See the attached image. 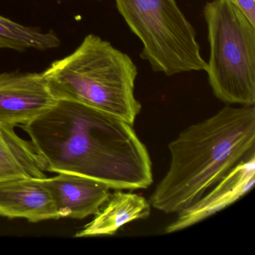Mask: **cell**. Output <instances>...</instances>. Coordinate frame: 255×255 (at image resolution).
<instances>
[{"mask_svg": "<svg viewBox=\"0 0 255 255\" xmlns=\"http://www.w3.org/2000/svg\"><path fill=\"white\" fill-rule=\"evenodd\" d=\"M45 171L98 180L114 190L153 183L150 155L128 122L81 103L57 100L21 125Z\"/></svg>", "mask_w": 255, "mask_h": 255, "instance_id": "cell-1", "label": "cell"}, {"mask_svg": "<svg viewBox=\"0 0 255 255\" xmlns=\"http://www.w3.org/2000/svg\"><path fill=\"white\" fill-rule=\"evenodd\" d=\"M255 107L226 106L168 144L171 160L150 198L166 214L186 210L255 153Z\"/></svg>", "mask_w": 255, "mask_h": 255, "instance_id": "cell-2", "label": "cell"}, {"mask_svg": "<svg viewBox=\"0 0 255 255\" xmlns=\"http://www.w3.org/2000/svg\"><path fill=\"white\" fill-rule=\"evenodd\" d=\"M137 74L128 54L93 34L43 72L56 100L81 103L132 126L141 110L134 95Z\"/></svg>", "mask_w": 255, "mask_h": 255, "instance_id": "cell-3", "label": "cell"}, {"mask_svg": "<svg viewBox=\"0 0 255 255\" xmlns=\"http://www.w3.org/2000/svg\"><path fill=\"white\" fill-rule=\"evenodd\" d=\"M210 60L205 71L213 95L222 102L255 104V26L229 0L207 2Z\"/></svg>", "mask_w": 255, "mask_h": 255, "instance_id": "cell-4", "label": "cell"}, {"mask_svg": "<svg viewBox=\"0 0 255 255\" xmlns=\"http://www.w3.org/2000/svg\"><path fill=\"white\" fill-rule=\"evenodd\" d=\"M130 30L142 43L140 56L155 72L171 77L205 71L196 32L175 0H116Z\"/></svg>", "mask_w": 255, "mask_h": 255, "instance_id": "cell-5", "label": "cell"}, {"mask_svg": "<svg viewBox=\"0 0 255 255\" xmlns=\"http://www.w3.org/2000/svg\"><path fill=\"white\" fill-rule=\"evenodd\" d=\"M56 101L43 73L0 74V125L29 123Z\"/></svg>", "mask_w": 255, "mask_h": 255, "instance_id": "cell-6", "label": "cell"}, {"mask_svg": "<svg viewBox=\"0 0 255 255\" xmlns=\"http://www.w3.org/2000/svg\"><path fill=\"white\" fill-rule=\"evenodd\" d=\"M255 183V153L237 164L219 183L186 210L177 213L165 228L166 234L186 229L238 201Z\"/></svg>", "mask_w": 255, "mask_h": 255, "instance_id": "cell-7", "label": "cell"}, {"mask_svg": "<svg viewBox=\"0 0 255 255\" xmlns=\"http://www.w3.org/2000/svg\"><path fill=\"white\" fill-rule=\"evenodd\" d=\"M42 182L51 192L61 218L95 216L110 195V188L104 183L69 173L46 177Z\"/></svg>", "mask_w": 255, "mask_h": 255, "instance_id": "cell-8", "label": "cell"}, {"mask_svg": "<svg viewBox=\"0 0 255 255\" xmlns=\"http://www.w3.org/2000/svg\"><path fill=\"white\" fill-rule=\"evenodd\" d=\"M0 216L38 222L60 219L54 198L42 178L0 182Z\"/></svg>", "mask_w": 255, "mask_h": 255, "instance_id": "cell-9", "label": "cell"}, {"mask_svg": "<svg viewBox=\"0 0 255 255\" xmlns=\"http://www.w3.org/2000/svg\"><path fill=\"white\" fill-rule=\"evenodd\" d=\"M151 204L138 194L116 190L110 194L107 202L76 237L113 236L120 228L134 221L147 219Z\"/></svg>", "mask_w": 255, "mask_h": 255, "instance_id": "cell-10", "label": "cell"}, {"mask_svg": "<svg viewBox=\"0 0 255 255\" xmlns=\"http://www.w3.org/2000/svg\"><path fill=\"white\" fill-rule=\"evenodd\" d=\"M44 171L32 143L19 136L14 127L0 125V182L44 178Z\"/></svg>", "mask_w": 255, "mask_h": 255, "instance_id": "cell-11", "label": "cell"}, {"mask_svg": "<svg viewBox=\"0 0 255 255\" xmlns=\"http://www.w3.org/2000/svg\"><path fill=\"white\" fill-rule=\"evenodd\" d=\"M60 43L54 32L26 27L0 15V49L47 50L56 48Z\"/></svg>", "mask_w": 255, "mask_h": 255, "instance_id": "cell-12", "label": "cell"}, {"mask_svg": "<svg viewBox=\"0 0 255 255\" xmlns=\"http://www.w3.org/2000/svg\"><path fill=\"white\" fill-rule=\"evenodd\" d=\"M255 26V0H229Z\"/></svg>", "mask_w": 255, "mask_h": 255, "instance_id": "cell-13", "label": "cell"}]
</instances>
